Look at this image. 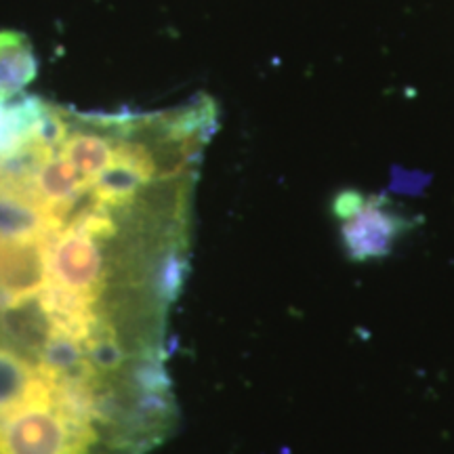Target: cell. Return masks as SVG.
Wrapping results in <instances>:
<instances>
[{
  "label": "cell",
  "instance_id": "3957f363",
  "mask_svg": "<svg viewBox=\"0 0 454 454\" xmlns=\"http://www.w3.org/2000/svg\"><path fill=\"white\" fill-rule=\"evenodd\" d=\"M44 99L26 98L0 104V156L9 154L26 144L41 121Z\"/></svg>",
  "mask_w": 454,
  "mask_h": 454
},
{
  "label": "cell",
  "instance_id": "7a4b0ae2",
  "mask_svg": "<svg viewBox=\"0 0 454 454\" xmlns=\"http://www.w3.org/2000/svg\"><path fill=\"white\" fill-rule=\"evenodd\" d=\"M38 74L30 38L17 30H0V104L15 99Z\"/></svg>",
  "mask_w": 454,
  "mask_h": 454
},
{
  "label": "cell",
  "instance_id": "6da1fadb",
  "mask_svg": "<svg viewBox=\"0 0 454 454\" xmlns=\"http://www.w3.org/2000/svg\"><path fill=\"white\" fill-rule=\"evenodd\" d=\"M349 213H345L343 217H348L345 236L351 251L374 254L381 248H387L397 231V221L379 202L364 200L357 194H349Z\"/></svg>",
  "mask_w": 454,
  "mask_h": 454
}]
</instances>
